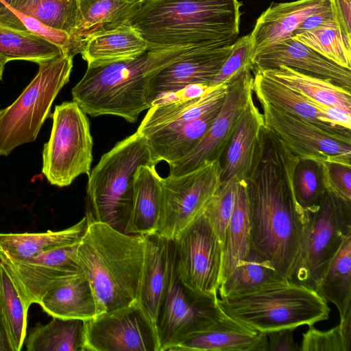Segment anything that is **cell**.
<instances>
[{"instance_id":"1","label":"cell","mask_w":351,"mask_h":351,"mask_svg":"<svg viewBox=\"0 0 351 351\" xmlns=\"http://www.w3.org/2000/svg\"><path fill=\"white\" fill-rule=\"evenodd\" d=\"M299 158L265 126L254 163L243 180L250 247L292 280L308 215L299 206L293 177Z\"/></svg>"},{"instance_id":"2","label":"cell","mask_w":351,"mask_h":351,"mask_svg":"<svg viewBox=\"0 0 351 351\" xmlns=\"http://www.w3.org/2000/svg\"><path fill=\"white\" fill-rule=\"evenodd\" d=\"M238 0H144L132 25L149 48H221L238 38Z\"/></svg>"},{"instance_id":"3","label":"cell","mask_w":351,"mask_h":351,"mask_svg":"<svg viewBox=\"0 0 351 351\" xmlns=\"http://www.w3.org/2000/svg\"><path fill=\"white\" fill-rule=\"evenodd\" d=\"M145 245L144 235L126 234L89 219L77 258L94 293L98 315L138 302Z\"/></svg>"},{"instance_id":"4","label":"cell","mask_w":351,"mask_h":351,"mask_svg":"<svg viewBox=\"0 0 351 351\" xmlns=\"http://www.w3.org/2000/svg\"><path fill=\"white\" fill-rule=\"evenodd\" d=\"M197 48H149L128 60L87 66L72 88L73 101L92 117L114 115L130 123L151 106L147 100L150 80L160 70Z\"/></svg>"},{"instance_id":"5","label":"cell","mask_w":351,"mask_h":351,"mask_svg":"<svg viewBox=\"0 0 351 351\" xmlns=\"http://www.w3.org/2000/svg\"><path fill=\"white\" fill-rule=\"evenodd\" d=\"M221 311L256 330L314 325L326 320L330 309L314 289L293 280L256 291L218 298Z\"/></svg>"},{"instance_id":"6","label":"cell","mask_w":351,"mask_h":351,"mask_svg":"<svg viewBox=\"0 0 351 351\" xmlns=\"http://www.w3.org/2000/svg\"><path fill=\"white\" fill-rule=\"evenodd\" d=\"M141 165H154L146 140L137 132L117 142L90 171L86 199L91 221L124 232L132 204L134 175Z\"/></svg>"},{"instance_id":"7","label":"cell","mask_w":351,"mask_h":351,"mask_svg":"<svg viewBox=\"0 0 351 351\" xmlns=\"http://www.w3.org/2000/svg\"><path fill=\"white\" fill-rule=\"evenodd\" d=\"M73 58L64 54L38 64V73L22 93L0 110V156L36 140L53 101L69 81Z\"/></svg>"},{"instance_id":"8","label":"cell","mask_w":351,"mask_h":351,"mask_svg":"<svg viewBox=\"0 0 351 351\" xmlns=\"http://www.w3.org/2000/svg\"><path fill=\"white\" fill-rule=\"evenodd\" d=\"M49 141L43 150L42 173L52 185H70L90 172L93 141L87 114L75 101L55 107Z\"/></svg>"},{"instance_id":"9","label":"cell","mask_w":351,"mask_h":351,"mask_svg":"<svg viewBox=\"0 0 351 351\" xmlns=\"http://www.w3.org/2000/svg\"><path fill=\"white\" fill-rule=\"evenodd\" d=\"M351 234V202L326 191L308 214L300 255L292 280L316 290L344 239Z\"/></svg>"},{"instance_id":"10","label":"cell","mask_w":351,"mask_h":351,"mask_svg":"<svg viewBox=\"0 0 351 351\" xmlns=\"http://www.w3.org/2000/svg\"><path fill=\"white\" fill-rule=\"evenodd\" d=\"M265 128L277 136L299 160L351 165V130L320 126L258 99Z\"/></svg>"},{"instance_id":"11","label":"cell","mask_w":351,"mask_h":351,"mask_svg":"<svg viewBox=\"0 0 351 351\" xmlns=\"http://www.w3.org/2000/svg\"><path fill=\"white\" fill-rule=\"evenodd\" d=\"M172 240L181 282L197 293L218 297L223 243L205 215L202 213Z\"/></svg>"},{"instance_id":"12","label":"cell","mask_w":351,"mask_h":351,"mask_svg":"<svg viewBox=\"0 0 351 351\" xmlns=\"http://www.w3.org/2000/svg\"><path fill=\"white\" fill-rule=\"evenodd\" d=\"M218 298L197 293L184 286L177 275L173 253L156 325L160 351H170L188 337L215 324L224 314Z\"/></svg>"},{"instance_id":"13","label":"cell","mask_w":351,"mask_h":351,"mask_svg":"<svg viewBox=\"0 0 351 351\" xmlns=\"http://www.w3.org/2000/svg\"><path fill=\"white\" fill-rule=\"evenodd\" d=\"M221 172V163L216 160L182 175L161 177V212L156 233L172 240L199 215L219 189Z\"/></svg>"},{"instance_id":"14","label":"cell","mask_w":351,"mask_h":351,"mask_svg":"<svg viewBox=\"0 0 351 351\" xmlns=\"http://www.w3.org/2000/svg\"><path fill=\"white\" fill-rule=\"evenodd\" d=\"M82 351H160L156 328L138 302L84 321Z\"/></svg>"},{"instance_id":"15","label":"cell","mask_w":351,"mask_h":351,"mask_svg":"<svg viewBox=\"0 0 351 351\" xmlns=\"http://www.w3.org/2000/svg\"><path fill=\"white\" fill-rule=\"evenodd\" d=\"M253 80L252 69L248 68L228 83L223 104L213 123L190 153L169 165L170 175H182L204 163L220 160L239 124L249 99L252 97Z\"/></svg>"},{"instance_id":"16","label":"cell","mask_w":351,"mask_h":351,"mask_svg":"<svg viewBox=\"0 0 351 351\" xmlns=\"http://www.w3.org/2000/svg\"><path fill=\"white\" fill-rule=\"evenodd\" d=\"M78 243L53 250L25 261L12 259L0 252V261L12 278L27 309L32 304H38L42 297L53 287L82 272L77 258Z\"/></svg>"},{"instance_id":"17","label":"cell","mask_w":351,"mask_h":351,"mask_svg":"<svg viewBox=\"0 0 351 351\" xmlns=\"http://www.w3.org/2000/svg\"><path fill=\"white\" fill-rule=\"evenodd\" d=\"M232 46L197 48L162 68L149 83L147 100L150 106L160 95L178 93L194 84L210 86L230 55Z\"/></svg>"},{"instance_id":"18","label":"cell","mask_w":351,"mask_h":351,"mask_svg":"<svg viewBox=\"0 0 351 351\" xmlns=\"http://www.w3.org/2000/svg\"><path fill=\"white\" fill-rule=\"evenodd\" d=\"M228 83L209 86L198 97L155 103L148 109L136 132L146 140L148 146L152 145L222 104Z\"/></svg>"},{"instance_id":"19","label":"cell","mask_w":351,"mask_h":351,"mask_svg":"<svg viewBox=\"0 0 351 351\" xmlns=\"http://www.w3.org/2000/svg\"><path fill=\"white\" fill-rule=\"evenodd\" d=\"M280 64L351 90V70L326 59L292 37L257 52L253 57L252 71L274 69Z\"/></svg>"},{"instance_id":"20","label":"cell","mask_w":351,"mask_h":351,"mask_svg":"<svg viewBox=\"0 0 351 351\" xmlns=\"http://www.w3.org/2000/svg\"><path fill=\"white\" fill-rule=\"evenodd\" d=\"M170 351H268L267 336L226 315Z\"/></svg>"},{"instance_id":"21","label":"cell","mask_w":351,"mask_h":351,"mask_svg":"<svg viewBox=\"0 0 351 351\" xmlns=\"http://www.w3.org/2000/svg\"><path fill=\"white\" fill-rule=\"evenodd\" d=\"M144 236L145 258L138 302L156 326L169 278L173 245L171 239L157 233Z\"/></svg>"},{"instance_id":"22","label":"cell","mask_w":351,"mask_h":351,"mask_svg":"<svg viewBox=\"0 0 351 351\" xmlns=\"http://www.w3.org/2000/svg\"><path fill=\"white\" fill-rule=\"evenodd\" d=\"M324 1L297 0L272 3L257 19L250 34L254 56L267 47L291 38L298 26L317 10Z\"/></svg>"},{"instance_id":"23","label":"cell","mask_w":351,"mask_h":351,"mask_svg":"<svg viewBox=\"0 0 351 351\" xmlns=\"http://www.w3.org/2000/svg\"><path fill=\"white\" fill-rule=\"evenodd\" d=\"M264 126L263 114L251 97L224 153L221 182L230 179L239 182L246 178L254 163L261 132Z\"/></svg>"},{"instance_id":"24","label":"cell","mask_w":351,"mask_h":351,"mask_svg":"<svg viewBox=\"0 0 351 351\" xmlns=\"http://www.w3.org/2000/svg\"><path fill=\"white\" fill-rule=\"evenodd\" d=\"M143 3L144 0H77L75 38L84 46L94 36L132 25Z\"/></svg>"},{"instance_id":"25","label":"cell","mask_w":351,"mask_h":351,"mask_svg":"<svg viewBox=\"0 0 351 351\" xmlns=\"http://www.w3.org/2000/svg\"><path fill=\"white\" fill-rule=\"evenodd\" d=\"M154 165H141L134 175L132 204L124 233H156L161 212V177Z\"/></svg>"},{"instance_id":"26","label":"cell","mask_w":351,"mask_h":351,"mask_svg":"<svg viewBox=\"0 0 351 351\" xmlns=\"http://www.w3.org/2000/svg\"><path fill=\"white\" fill-rule=\"evenodd\" d=\"M38 304L53 317L86 321L98 315L94 293L83 272L48 291Z\"/></svg>"},{"instance_id":"27","label":"cell","mask_w":351,"mask_h":351,"mask_svg":"<svg viewBox=\"0 0 351 351\" xmlns=\"http://www.w3.org/2000/svg\"><path fill=\"white\" fill-rule=\"evenodd\" d=\"M89 223L86 215L62 230L37 233H0V252L16 261L33 258L49 251L78 243Z\"/></svg>"},{"instance_id":"28","label":"cell","mask_w":351,"mask_h":351,"mask_svg":"<svg viewBox=\"0 0 351 351\" xmlns=\"http://www.w3.org/2000/svg\"><path fill=\"white\" fill-rule=\"evenodd\" d=\"M254 71L261 73L311 101L337 107L351 114V92L331 81L300 72L282 64L274 69Z\"/></svg>"},{"instance_id":"29","label":"cell","mask_w":351,"mask_h":351,"mask_svg":"<svg viewBox=\"0 0 351 351\" xmlns=\"http://www.w3.org/2000/svg\"><path fill=\"white\" fill-rule=\"evenodd\" d=\"M149 45L132 25L94 36L85 41L81 51L88 66L134 59Z\"/></svg>"},{"instance_id":"30","label":"cell","mask_w":351,"mask_h":351,"mask_svg":"<svg viewBox=\"0 0 351 351\" xmlns=\"http://www.w3.org/2000/svg\"><path fill=\"white\" fill-rule=\"evenodd\" d=\"M266 259L250 250L247 256L240 261L230 275L220 284L219 298L243 294L287 282Z\"/></svg>"},{"instance_id":"31","label":"cell","mask_w":351,"mask_h":351,"mask_svg":"<svg viewBox=\"0 0 351 351\" xmlns=\"http://www.w3.org/2000/svg\"><path fill=\"white\" fill-rule=\"evenodd\" d=\"M251 250L245 186L243 180L238 182L234 209L228 223L223 245L221 283L230 275L238 263Z\"/></svg>"},{"instance_id":"32","label":"cell","mask_w":351,"mask_h":351,"mask_svg":"<svg viewBox=\"0 0 351 351\" xmlns=\"http://www.w3.org/2000/svg\"><path fill=\"white\" fill-rule=\"evenodd\" d=\"M253 73V92L258 99L313 124L324 127L333 125L325 114L301 95L258 71Z\"/></svg>"},{"instance_id":"33","label":"cell","mask_w":351,"mask_h":351,"mask_svg":"<svg viewBox=\"0 0 351 351\" xmlns=\"http://www.w3.org/2000/svg\"><path fill=\"white\" fill-rule=\"evenodd\" d=\"M11 14L31 17L75 38L79 16L77 0H16L10 8L0 12V18Z\"/></svg>"},{"instance_id":"34","label":"cell","mask_w":351,"mask_h":351,"mask_svg":"<svg viewBox=\"0 0 351 351\" xmlns=\"http://www.w3.org/2000/svg\"><path fill=\"white\" fill-rule=\"evenodd\" d=\"M316 291L336 306L340 319L351 312V234L344 239Z\"/></svg>"},{"instance_id":"35","label":"cell","mask_w":351,"mask_h":351,"mask_svg":"<svg viewBox=\"0 0 351 351\" xmlns=\"http://www.w3.org/2000/svg\"><path fill=\"white\" fill-rule=\"evenodd\" d=\"M65 54L58 45L32 32L0 25V61L26 60L37 64Z\"/></svg>"},{"instance_id":"36","label":"cell","mask_w":351,"mask_h":351,"mask_svg":"<svg viewBox=\"0 0 351 351\" xmlns=\"http://www.w3.org/2000/svg\"><path fill=\"white\" fill-rule=\"evenodd\" d=\"M84 321L53 317L37 325L26 339L28 351H82Z\"/></svg>"},{"instance_id":"37","label":"cell","mask_w":351,"mask_h":351,"mask_svg":"<svg viewBox=\"0 0 351 351\" xmlns=\"http://www.w3.org/2000/svg\"><path fill=\"white\" fill-rule=\"evenodd\" d=\"M335 64L351 70V39L338 25L322 27L292 37Z\"/></svg>"},{"instance_id":"38","label":"cell","mask_w":351,"mask_h":351,"mask_svg":"<svg viewBox=\"0 0 351 351\" xmlns=\"http://www.w3.org/2000/svg\"><path fill=\"white\" fill-rule=\"evenodd\" d=\"M0 302L14 351H20L27 335L28 309L1 261Z\"/></svg>"},{"instance_id":"39","label":"cell","mask_w":351,"mask_h":351,"mask_svg":"<svg viewBox=\"0 0 351 351\" xmlns=\"http://www.w3.org/2000/svg\"><path fill=\"white\" fill-rule=\"evenodd\" d=\"M294 191L303 213L308 215L321 204L326 190L320 163L312 160H299L294 171Z\"/></svg>"},{"instance_id":"40","label":"cell","mask_w":351,"mask_h":351,"mask_svg":"<svg viewBox=\"0 0 351 351\" xmlns=\"http://www.w3.org/2000/svg\"><path fill=\"white\" fill-rule=\"evenodd\" d=\"M238 182L236 179L221 182L202 212L214 228L223 245L228 223L234 206Z\"/></svg>"},{"instance_id":"41","label":"cell","mask_w":351,"mask_h":351,"mask_svg":"<svg viewBox=\"0 0 351 351\" xmlns=\"http://www.w3.org/2000/svg\"><path fill=\"white\" fill-rule=\"evenodd\" d=\"M253 56L254 51L250 35L237 38L232 46L230 55L210 86L214 87L228 83L241 71L248 68L252 69Z\"/></svg>"},{"instance_id":"42","label":"cell","mask_w":351,"mask_h":351,"mask_svg":"<svg viewBox=\"0 0 351 351\" xmlns=\"http://www.w3.org/2000/svg\"><path fill=\"white\" fill-rule=\"evenodd\" d=\"M300 351H348L339 324L328 330H320L313 325L302 334Z\"/></svg>"},{"instance_id":"43","label":"cell","mask_w":351,"mask_h":351,"mask_svg":"<svg viewBox=\"0 0 351 351\" xmlns=\"http://www.w3.org/2000/svg\"><path fill=\"white\" fill-rule=\"evenodd\" d=\"M325 190L351 202V165L339 162L320 163Z\"/></svg>"},{"instance_id":"44","label":"cell","mask_w":351,"mask_h":351,"mask_svg":"<svg viewBox=\"0 0 351 351\" xmlns=\"http://www.w3.org/2000/svg\"><path fill=\"white\" fill-rule=\"evenodd\" d=\"M333 25H338V24L332 10L331 0H324L317 10L308 16L298 26L291 37L306 31Z\"/></svg>"},{"instance_id":"45","label":"cell","mask_w":351,"mask_h":351,"mask_svg":"<svg viewBox=\"0 0 351 351\" xmlns=\"http://www.w3.org/2000/svg\"><path fill=\"white\" fill-rule=\"evenodd\" d=\"M296 328H284L267 332L268 351H300L293 340Z\"/></svg>"},{"instance_id":"46","label":"cell","mask_w":351,"mask_h":351,"mask_svg":"<svg viewBox=\"0 0 351 351\" xmlns=\"http://www.w3.org/2000/svg\"><path fill=\"white\" fill-rule=\"evenodd\" d=\"M331 4L339 28L351 39V0H331Z\"/></svg>"},{"instance_id":"47","label":"cell","mask_w":351,"mask_h":351,"mask_svg":"<svg viewBox=\"0 0 351 351\" xmlns=\"http://www.w3.org/2000/svg\"><path fill=\"white\" fill-rule=\"evenodd\" d=\"M309 101L317 110L325 114L333 125L351 130V114L337 107L320 105L313 101Z\"/></svg>"},{"instance_id":"48","label":"cell","mask_w":351,"mask_h":351,"mask_svg":"<svg viewBox=\"0 0 351 351\" xmlns=\"http://www.w3.org/2000/svg\"><path fill=\"white\" fill-rule=\"evenodd\" d=\"M0 351H14L0 302Z\"/></svg>"},{"instance_id":"49","label":"cell","mask_w":351,"mask_h":351,"mask_svg":"<svg viewBox=\"0 0 351 351\" xmlns=\"http://www.w3.org/2000/svg\"><path fill=\"white\" fill-rule=\"evenodd\" d=\"M339 325L345 344L350 351L351 348V312H349L344 318L340 319Z\"/></svg>"},{"instance_id":"50","label":"cell","mask_w":351,"mask_h":351,"mask_svg":"<svg viewBox=\"0 0 351 351\" xmlns=\"http://www.w3.org/2000/svg\"><path fill=\"white\" fill-rule=\"evenodd\" d=\"M16 0H0V12L9 9Z\"/></svg>"},{"instance_id":"51","label":"cell","mask_w":351,"mask_h":351,"mask_svg":"<svg viewBox=\"0 0 351 351\" xmlns=\"http://www.w3.org/2000/svg\"><path fill=\"white\" fill-rule=\"evenodd\" d=\"M5 64L4 62L0 61V81L2 79L3 72V70H4Z\"/></svg>"}]
</instances>
